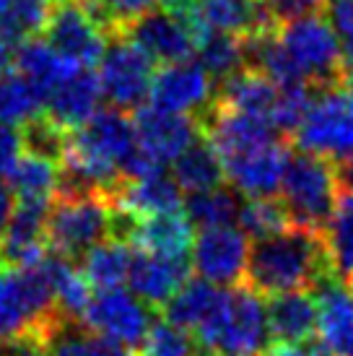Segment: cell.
Returning a JSON list of instances; mask_svg holds the SVG:
<instances>
[{"label": "cell", "mask_w": 353, "mask_h": 356, "mask_svg": "<svg viewBox=\"0 0 353 356\" xmlns=\"http://www.w3.org/2000/svg\"><path fill=\"white\" fill-rule=\"evenodd\" d=\"M330 255L322 232L306 227H291L273 237L252 242L247 286L260 297H278L288 291H314L325 278H333ZM338 278V276H335Z\"/></svg>", "instance_id": "1"}, {"label": "cell", "mask_w": 353, "mask_h": 356, "mask_svg": "<svg viewBox=\"0 0 353 356\" xmlns=\"http://www.w3.org/2000/svg\"><path fill=\"white\" fill-rule=\"evenodd\" d=\"M49 255V252H47ZM47 255L31 268L0 263V343L24 333H52L63 320L55 305Z\"/></svg>", "instance_id": "2"}, {"label": "cell", "mask_w": 353, "mask_h": 356, "mask_svg": "<svg viewBox=\"0 0 353 356\" xmlns=\"http://www.w3.org/2000/svg\"><path fill=\"white\" fill-rule=\"evenodd\" d=\"M268 307L249 286L221 289L195 341L218 356H263L268 351Z\"/></svg>", "instance_id": "3"}, {"label": "cell", "mask_w": 353, "mask_h": 356, "mask_svg": "<svg viewBox=\"0 0 353 356\" xmlns=\"http://www.w3.org/2000/svg\"><path fill=\"white\" fill-rule=\"evenodd\" d=\"M115 208L104 193L55 195L47 213V248L60 257L86 255L91 248L112 239Z\"/></svg>", "instance_id": "4"}, {"label": "cell", "mask_w": 353, "mask_h": 356, "mask_svg": "<svg viewBox=\"0 0 353 356\" xmlns=\"http://www.w3.org/2000/svg\"><path fill=\"white\" fill-rule=\"evenodd\" d=\"M338 198L340 182L335 164L304 151H294L281 182V200L291 224L322 232L338 206Z\"/></svg>", "instance_id": "5"}, {"label": "cell", "mask_w": 353, "mask_h": 356, "mask_svg": "<svg viewBox=\"0 0 353 356\" xmlns=\"http://www.w3.org/2000/svg\"><path fill=\"white\" fill-rule=\"evenodd\" d=\"M299 151L343 164L353 159V83L317 89L304 122L294 133Z\"/></svg>", "instance_id": "6"}, {"label": "cell", "mask_w": 353, "mask_h": 356, "mask_svg": "<svg viewBox=\"0 0 353 356\" xmlns=\"http://www.w3.org/2000/svg\"><path fill=\"white\" fill-rule=\"evenodd\" d=\"M278 40L294 63L296 73L309 86L327 89V86L348 81L343 52L327 19L306 16V19L288 21L284 26H278Z\"/></svg>", "instance_id": "7"}, {"label": "cell", "mask_w": 353, "mask_h": 356, "mask_svg": "<svg viewBox=\"0 0 353 356\" xmlns=\"http://www.w3.org/2000/svg\"><path fill=\"white\" fill-rule=\"evenodd\" d=\"M154 60L136 47L128 37L115 34L109 37L104 58L99 60V86L101 97L115 109H138L151 94L154 83Z\"/></svg>", "instance_id": "8"}, {"label": "cell", "mask_w": 353, "mask_h": 356, "mask_svg": "<svg viewBox=\"0 0 353 356\" xmlns=\"http://www.w3.org/2000/svg\"><path fill=\"white\" fill-rule=\"evenodd\" d=\"M44 42L76 68L91 70L104 58L109 34L99 26L83 0H58L49 10Z\"/></svg>", "instance_id": "9"}, {"label": "cell", "mask_w": 353, "mask_h": 356, "mask_svg": "<svg viewBox=\"0 0 353 356\" xmlns=\"http://www.w3.org/2000/svg\"><path fill=\"white\" fill-rule=\"evenodd\" d=\"M151 325V307L125 289L99 291L83 315V327L91 336L136 351L146 341Z\"/></svg>", "instance_id": "10"}, {"label": "cell", "mask_w": 353, "mask_h": 356, "mask_svg": "<svg viewBox=\"0 0 353 356\" xmlns=\"http://www.w3.org/2000/svg\"><path fill=\"white\" fill-rule=\"evenodd\" d=\"M252 239L239 227L203 229L192 242L190 266L203 281L218 289L239 286L247 281Z\"/></svg>", "instance_id": "11"}, {"label": "cell", "mask_w": 353, "mask_h": 356, "mask_svg": "<svg viewBox=\"0 0 353 356\" xmlns=\"http://www.w3.org/2000/svg\"><path fill=\"white\" fill-rule=\"evenodd\" d=\"M120 34L140 47L154 63L172 65L195 55V34L182 10L176 13L167 8H151L125 24Z\"/></svg>", "instance_id": "12"}, {"label": "cell", "mask_w": 353, "mask_h": 356, "mask_svg": "<svg viewBox=\"0 0 353 356\" xmlns=\"http://www.w3.org/2000/svg\"><path fill=\"white\" fill-rule=\"evenodd\" d=\"M133 125H136L140 151L161 169L167 164H174L179 154H185L203 136L197 118L176 115V112L151 107V104L136 109Z\"/></svg>", "instance_id": "13"}, {"label": "cell", "mask_w": 353, "mask_h": 356, "mask_svg": "<svg viewBox=\"0 0 353 356\" xmlns=\"http://www.w3.org/2000/svg\"><path fill=\"white\" fill-rule=\"evenodd\" d=\"M148 99H151V107L200 118L216 102V81L195 60L172 63L154 73Z\"/></svg>", "instance_id": "14"}, {"label": "cell", "mask_w": 353, "mask_h": 356, "mask_svg": "<svg viewBox=\"0 0 353 356\" xmlns=\"http://www.w3.org/2000/svg\"><path fill=\"white\" fill-rule=\"evenodd\" d=\"M294 149L288 140L275 138L268 146L249 151L245 156H236L224 164V175L229 185L242 195V198H275L281 193L286 167Z\"/></svg>", "instance_id": "15"}, {"label": "cell", "mask_w": 353, "mask_h": 356, "mask_svg": "<svg viewBox=\"0 0 353 356\" xmlns=\"http://www.w3.org/2000/svg\"><path fill=\"white\" fill-rule=\"evenodd\" d=\"M190 260H172V257L148 255L136 250L130 263L128 284L143 305L154 309H164L179 289L190 281Z\"/></svg>", "instance_id": "16"}, {"label": "cell", "mask_w": 353, "mask_h": 356, "mask_svg": "<svg viewBox=\"0 0 353 356\" xmlns=\"http://www.w3.org/2000/svg\"><path fill=\"white\" fill-rule=\"evenodd\" d=\"M320 343L330 356H353V299L338 278H325L314 289Z\"/></svg>", "instance_id": "17"}, {"label": "cell", "mask_w": 353, "mask_h": 356, "mask_svg": "<svg viewBox=\"0 0 353 356\" xmlns=\"http://www.w3.org/2000/svg\"><path fill=\"white\" fill-rule=\"evenodd\" d=\"M101 86L94 70H76L47 97V118L65 133H76L99 112Z\"/></svg>", "instance_id": "18"}, {"label": "cell", "mask_w": 353, "mask_h": 356, "mask_svg": "<svg viewBox=\"0 0 353 356\" xmlns=\"http://www.w3.org/2000/svg\"><path fill=\"white\" fill-rule=\"evenodd\" d=\"M109 203L133 218L179 213V208L185 206L179 185L164 172L143 179H122L120 188L109 195Z\"/></svg>", "instance_id": "19"}, {"label": "cell", "mask_w": 353, "mask_h": 356, "mask_svg": "<svg viewBox=\"0 0 353 356\" xmlns=\"http://www.w3.org/2000/svg\"><path fill=\"white\" fill-rule=\"evenodd\" d=\"M192 224L185 213H161V216L136 218L128 237L130 248L148 252V255L187 260L192 252Z\"/></svg>", "instance_id": "20"}, {"label": "cell", "mask_w": 353, "mask_h": 356, "mask_svg": "<svg viewBox=\"0 0 353 356\" xmlns=\"http://www.w3.org/2000/svg\"><path fill=\"white\" fill-rule=\"evenodd\" d=\"M278 91H281V86L275 81H270L257 70L245 68L236 76L218 83L216 104L242 112V115H249V118L265 120L270 125L275 102H278Z\"/></svg>", "instance_id": "21"}, {"label": "cell", "mask_w": 353, "mask_h": 356, "mask_svg": "<svg viewBox=\"0 0 353 356\" xmlns=\"http://www.w3.org/2000/svg\"><path fill=\"white\" fill-rule=\"evenodd\" d=\"M268 330L275 343H304L317 330L314 291H288L268 299Z\"/></svg>", "instance_id": "22"}, {"label": "cell", "mask_w": 353, "mask_h": 356, "mask_svg": "<svg viewBox=\"0 0 353 356\" xmlns=\"http://www.w3.org/2000/svg\"><path fill=\"white\" fill-rule=\"evenodd\" d=\"M13 63H16V73L24 76L31 86H37L44 97H49V94L58 89L65 79H70L76 70H83V68H76L73 63H68L63 55H58V52L52 50L44 40H40V37L21 42L19 47H16Z\"/></svg>", "instance_id": "23"}, {"label": "cell", "mask_w": 353, "mask_h": 356, "mask_svg": "<svg viewBox=\"0 0 353 356\" xmlns=\"http://www.w3.org/2000/svg\"><path fill=\"white\" fill-rule=\"evenodd\" d=\"M195 6L203 21L216 31L247 37L252 31L278 29L268 16L263 0H197Z\"/></svg>", "instance_id": "24"}, {"label": "cell", "mask_w": 353, "mask_h": 356, "mask_svg": "<svg viewBox=\"0 0 353 356\" xmlns=\"http://www.w3.org/2000/svg\"><path fill=\"white\" fill-rule=\"evenodd\" d=\"M8 188L19 203H52L60 188V164L21 154L19 161L8 169Z\"/></svg>", "instance_id": "25"}, {"label": "cell", "mask_w": 353, "mask_h": 356, "mask_svg": "<svg viewBox=\"0 0 353 356\" xmlns=\"http://www.w3.org/2000/svg\"><path fill=\"white\" fill-rule=\"evenodd\" d=\"M172 169H174L172 177L179 185V190H185L190 195L221 188L226 179L224 164H221L216 149L211 146V140L206 136H200L185 154H179V159L172 164Z\"/></svg>", "instance_id": "26"}, {"label": "cell", "mask_w": 353, "mask_h": 356, "mask_svg": "<svg viewBox=\"0 0 353 356\" xmlns=\"http://www.w3.org/2000/svg\"><path fill=\"white\" fill-rule=\"evenodd\" d=\"M49 276H52V289H55V305L63 320L68 323H83L88 305H91V284L81 273V268L73 266V260L60 257L55 252L47 255Z\"/></svg>", "instance_id": "27"}, {"label": "cell", "mask_w": 353, "mask_h": 356, "mask_svg": "<svg viewBox=\"0 0 353 356\" xmlns=\"http://www.w3.org/2000/svg\"><path fill=\"white\" fill-rule=\"evenodd\" d=\"M130 263H133V250L122 239H107L97 248H91L83 255L81 273L97 291H109V289H122L128 281Z\"/></svg>", "instance_id": "28"}, {"label": "cell", "mask_w": 353, "mask_h": 356, "mask_svg": "<svg viewBox=\"0 0 353 356\" xmlns=\"http://www.w3.org/2000/svg\"><path fill=\"white\" fill-rule=\"evenodd\" d=\"M245 198L236 193L231 185L206 190V193H192L185 200V216L192 227L213 229V227H234L239 221Z\"/></svg>", "instance_id": "29"}, {"label": "cell", "mask_w": 353, "mask_h": 356, "mask_svg": "<svg viewBox=\"0 0 353 356\" xmlns=\"http://www.w3.org/2000/svg\"><path fill=\"white\" fill-rule=\"evenodd\" d=\"M218 294H221V289L203 281V278L187 281L185 286L172 297V302L164 307L167 323H172L174 327L185 330V333H190V330L197 333L200 325L211 315L213 305L218 302Z\"/></svg>", "instance_id": "30"}, {"label": "cell", "mask_w": 353, "mask_h": 356, "mask_svg": "<svg viewBox=\"0 0 353 356\" xmlns=\"http://www.w3.org/2000/svg\"><path fill=\"white\" fill-rule=\"evenodd\" d=\"M197 65L206 70L211 79L221 81L236 76L239 70H245V50H242V37L226 34V31L208 29L195 47Z\"/></svg>", "instance_id": "31"}, {"label": "cell", "mask_w": 353, "mask_h": 356, "mask_svg": "<svg viewBox=\"0 0 353 356\" xmlns=\"http://www.w3.org/2000/svg\"><path fill=\"white\" fill-rule=\"evenodd\" d=\"M47 104V97L37 86L19 73H6L0 76V122L19 128L31 120L44 115L42 109Z\"/></svg>", "instance_id": "32"}, {"label": "cell", "mask_w": 353, "mask_h": 356, "mask_svg": "<svg viewBox=\"0 0 353 356\" xmlns=\"http://www.w3.org/2000/svg\"><path fill=\"white\" fill-rule=\"evenodd\" d=\"M330 266L338 278L353 276V195L340 193L330 221L322 229Z\"/></svg>", "instance_id": "33"}, {"label": "cell", "mask_w": 353, "mask_h": 356, "mask_svg": "<svg viewBox=\"0 0 353 356\" xmlns=\"http://www.w3.org/2000/svg\"><path fill=\"white\" fill-rule=\"evenodd\" d=\"M49 10V0H6L0 10V37L19 44L40 37L47 26Z\"/></svg>", "instance_id": "34"}, {"label": "cell", "mask_w": 353, "mask_h": 356, "mask_svg": "<svg viewBox=\"0 0 353 356\" xmlns=\"http://www.w3.org/2000/svg\"><path fill=\"white\" fill-rule=\"evenodd\" d=\"M236 224H239V229H242L252 242H257V239L273 237L278 232L288 229L291 227V218H288V211H286L284 200L252 198V200H245Z\"/></svg>", "instance_id": "35"}, {"label": "cell", "mask_w": 353, "mask_h": 356, "mask_svg": "<svg viewBox=\"0 0 353 356\" xmlns=\"http://www.w3.org/2000/svg\"><path fill=\"white\" fill-rule=\"evenodd\" d=\"M314 94H317V89L309 86V83H288V86H281L273 118H270V128L278 136H294L296 130H299V125L304 122L309 107H312Z\"/></svg>", "instance_id": "36"}, {"label": "cell", "mask_w": 353, "mask_h": 356, "mask_svg": "<svg viewBox=\"0 0 353 356\" xmlns=\"http://www.w3.org/2000/svg\"><path fill=\"white\" fill-rule=\"evenodd\" d=\"M21 140H24V151H26V154L49 159V161L60 164V161H63V154H65L68 133L63 128H58L47 115H40L37 120H31V122L24 125Z\"/></svg>", "instance_id": "37"}, {"label": "cell", "mask_w": 353, "mask_h": 356, "mask_svg": "<svg viewBox=\"0 0 353 356\" xmlns=\"http://www.w3.org/2000/svg\"><path fill=\"white\" fill-rule=\"evenodd\" d=\"M195 338L174 327L167 320H156L148 330L146 341L138 346L136 356H192Z\"/></svg>", "instance_id": "38"}, {"label": "cell", "mask_w": 353, "mask_h": 356, "mask_svg": "<svg viewBox=\"0 0 353 356\" xmlns=\"http://www.w3.org/2000/svg\"><path fill=\"white\" fill-rule=\"evenodd\" d=\"M325 13L343 52L345 76L353 79V0H327Z\"/></svg>", "instance_id": "39"}, {"label": "cell", "mask_w": 353, "mask_h": 356, "mask_svg": "<svg viewBox=\"0 0 353 356\" xmlns=\"http://www.w3.org/2000/svg\"><path fill=\"white\" fill-rule=\"evenodd\" d=\"M47 356H97L94 336L81 330L79 323H63L47 338Z\"/></svg>", "instance_id": "40"}, {"label": "cell", "mask_w": 353, "mask_h": 356, "mask_svg": "<svg viewBox=\"0 0 353 356\" xmlns=\"http://www.w3.org/2000/svg\"><path fill=\"white\" fill-rule=\"evenodd\" d=\"M263 6L275 26H284L288 21L320 16L327 8V0H263Z\"/></svg>", "instance_id": "41"}, {"label": "cell", "mask_w": 353, "mask_h": 356, "mask_svg": "<svg viewBox=\"0 0 353 356\" xmlns=\"http://www.w3.org/2000/svg\"><path fill=\"white\" fill-rule=\"evenodd\" d=\"M21 154H24L21 133L0 122V175H8V169L19 161Z\"/></svg>", "instance_id": "42"}, {"label": "cell", "mask_w": 353, "mask_h": 356, "mask_svg": "<svg viewBox=\"0 0 353 356\" xmlns=\"http://www.w3.org/2000/svg\"><path fill=\"white\" fill-rule=\"evenodd\" d=\"M10 216H13V193H10L8 182L0 179V239L8 229Z\"/></svg>", "instance_id": "43"}, {"label": "cell", "mask_w": 353, "mask_h": 356, "mask_svg": "<svg viewBox=\"0 0 353 356\" xmlns=\"http://www.w3.org/2000/svg\"><path fill=\"white\" fill-rule=\"evenodd\" d=\"M335 172H338L340 190H343V193H348V195H353V159H348V161H343V164H338V167H335Z\"/></svg>", "instance_id": "44"}, {"label": "cell", "mask_w": 353, "mask_h": 356, "mask_svg": "<svg viewBox=\"0 0 353 356\" xmlns=\"http://www.w3.org/2000/svg\"><path fill=\"white\" fill-rule=\"evenodd\" d=\"M10 60H13V55H10V42L0 37V76H6Z\"/></svg>", "instance_id": "45"}, {"label": "cell", "mask_w": 353, "mask_h": 356, "mask_svg": "<svg viewBox=\"0 0 353 356\" xmlns=\"http://www.w3.org/2000/svg\"><path fill=\"white\" fill-rule=\"evenodd\" d=\"M156 3H161V8L167 10H187L190 6H195V0H156Z\"/></svg>", "instance_id": "46"}, {"label": "cell", "mask_w": 353, "mask_h": 356, "mask_svg": "<svg viewBox=\"0 0 353 356\" xmlns=\"http://www.w3.org/2000/svg\"><path fill=\"white\" fill-rule=\"evenodd\" d=\"M348 294H351V299H353V276L348 278Z\"/></svg>", "instance_id": "47"}]
</instances>
